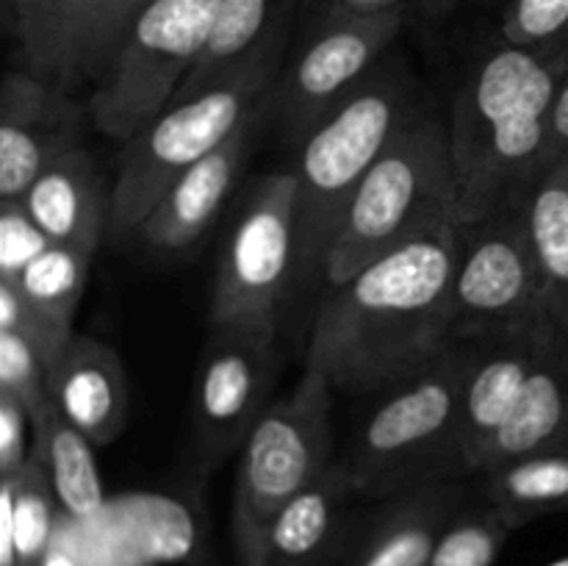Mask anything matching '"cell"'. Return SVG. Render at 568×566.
I'll return each mask as SVG.
<instances>
[{
  "mask_svg": "<svg viewBox=\"0 0 568 566\" xmlns=\"http://www.w3.org/2000/svg\"><path fill=\"white\" fill-rule=\"evenodd\" d=\"M31 414L9 394H0V477H11L31 458Z\"/></svg>",
  "mask_w": 568,
  "mask_h": 566,
  "instance_id": "cell-34",
  "label": "cell"
},
{
  "mask_svg": "<svg viewBox=\"0 0 568 566\" xmlns=\"http://www.w3.org/2000/svg\"><path fill=\"white\" fill-rule=\"evenodd\" d=\"M403 26L405 6L399 3L333 9L272 87L270 103L275 105L283 137L300 148L386 59Z\"/></svg>",
  "mask_w": 568,
  "mask_h": 566,
  "instance_id": "cell-11",
  "label": "cell"
},
{
  "mask_svg": "<svg viewBox=\"0 0 568 566\" xmlns=\"http://www.w3.org/2000/svg\"><path fill=\"white\" fill-rule=\"evenodd\" d=\"M541 272L532 250L527 200L483 220L460 222L449 294L453 342L549 325Z\"/></svg>",
  "mask_w": 568,
  "mask_h": 566,
  "instance_id": "cell-9",
  "label": "cell"
},
{
  "mask_svg": "<svg viewBox=\"0 0 568 566\" xmlns=\"http://www.w3.org/2000/svg\"><path fill=\"white\" fill-rule=\"evenodd\" d=\"M0 394L17 400L28 414L50 400L44 361L33 344L14 331H0Z\"/></svg>",
  "mask_w": 568,
  "mask_h": 566,
  "instance_id": "cell-32",
  "label": "cell"
},
{
  "mask_svg": "<svg viewBox=\"0 0 568 566\" xmlns=\"http://www.w3.org/2000/svg\"><path fill=\"white\" fill-rule=\"evenodd\" d=\"M0 331H14L28 338L44 361V370H50L67 342L75 336V327H64L44 316L37 305L28 303L26 294L9 277H0Z\"/></svg>",
  "mask_w": 568,
  "mask_h": 566,
  "instance_id": "cell-31",
  "label": "cell"
},
{
  "mask_svg": "<svg viewBox=\"0 0 568 566\" xmlns=\"http://www.w3.org/2000/svg\"><path fill=\"white\" fill-rule=\"evenodd\" d=\"M466 481H444L372 499L338 566H427L444 527L466 503Z\"/></svg>",
  "mask_w": 568,
  "mask_h": 566,
  "instance_id": "cell-15",
  "label": "cell"
},
{
  "mask_svg": "<svg viewBox=\"0 0 568 566\" xmlns=\"http://www.w3.org/2000/svg\"><path fill=\"white\" fill-rule=\"evenodd\" d=\"M281 50H266L186 100H175L122 148L111 186L109 231L116 239L142 228L166 189L200 159L270 105Z\"/></svg>",
  "mask_w": 568,
  "mask_h": 566,
  "instance_id": "cell-6",
  "label": "cell"
},
{
  "mask_svg": "<svg viewBox=\"0 0 568 566\" xmlns=\"http://www.w3.org/2000/svg\"><path fill=\"white\" fill-rule=\"evenodd\" d=\"M294 6L297 0H222L209 48L189 72L175 100L192 98L266 50L283 48Z\"/></svg>",
  "mask_w": 568,
  "mask_h": 566,
  "instance_id": "cell-21",
  "label": "cell"
},
{
  "mask_svg": "<svg viewBox=\"0 0 568 566\" xmlns=\"http://www.w3.org/2000/svg\"><path fill=\"white\" fill-rule=\"evenodd\" d=\"M566 75L568 42L549 48L499 42L469 67L447 120L460 222L521 203L541 181Z\"/></svg>",
  "mask_w": 568,
  "mask_h": 566,
  "instance_id": "cell-2",
  "label": "cell"
},
{
  "mask_svg": "<svg viewBox=\"0 0 568 566\" xmlns=\"http://www.w3.org/2000/svg\"><path fill=\"white\" fill-rule=\"evenodd\" d=\"M222 0H153L89 94V120L125 144L175 103L220 20Z\"/></svg>",
  "mask_w": 568,
  "mask_h": 566,
  "instance_id": "cell-8",
  "label": "cell"
},
{
  "mask_svg": "<svg viewBox=\"0 0 568 566\" xmlns=\"http://www.w3.org/2000/svg\"><path fill=\"white\" fill-rule=\"evenodd\" d=\"M353 481L333 461L311 486L288 499L266 536L264 566H338L355 530Z\"/></svg>",
  "mask_w": 568,
  "mask_h": 566,
  "instance_id": "cell-17",
  "label": "cell"
},
{
  "mask_svg": "<svg viewBox=\"0 0 568 566\" xmlns=\"http://www.w3.org/2000/svg\"><path fill=\"white\" fill-rule=\"evenodd\" d=\"M150 3H153V0H114V9H111V20H109V31H105V48H103L105 70H109V64H111V59H114L120 42L125 39L128 28L133 26V20H136V17L142 14Z\"/></svg>",
  "mask_w": 568,
  "mask_h": 566,
  "instance_id": "cell-35",
  "label": "cell"
},
{
  "mask_svg": "<svg viewBox=\"0 0 568 566\" xmlns=\"http://www.w3.org/2000/svg\"><path fill=\"white\" fill-rule=\"evenodd\" d=\"M416 3H419V9L425 11L427 17H447L458 0H416Z\"/></svg>",
  "mask_w": 568,
  "mask_h": 566,
  "instance_id": "cell-37",
  "label": "cell"
},
{
  "mask_svg": "<svg viewBox=\"0 0 568 566\" xmlns=\"http://www.w3.org/2000/svg\"><path fill=\"white\" fill-rule=\"evenodd\" d=\"M89 105L33 72H6L0 83V200H20L55 159L81 148Z\"/></svg>",
  "mask_w": 568,
  "mask_h": 566,
  "instance_id": "cell-13",
  "label": "cell"
},
{
  "mask_svg": "<svg viewBox=\"0 0 568 566\" xmlns=\"http://www.w3.org/2000/svg\"><path fill=\"white\" fill-rule=\"evenodd\" d=\"M555 166H564V170H568V155H566V159H560Z\"/></svg>",
  "mask_w": 568,
  "mask_h": 566,
  "instance_id": "cell-40",
  "label": "cell"
},
{
  "mask_svg": "<svg viewBox=\"0 0 568 566\" xmlns=\"http://www.w3.org/2000/svg\"><path fill=\"white\" fill-rule=\"evenodd\" d=\"M261 114L244 122L233 137H227L197 164L189 166L166 189L164 198L155 203V209L136 231L144 247L153 253H181L205 236L242 175L250 144H253V128Z\"/></svg>",
  "mask_w": 568,
  "mask_h": 566,
  "instance_id": "cell-16",
  "label": "cell"
},
{
  "mask_svg": "<svg viewBox=\"0 0 568 566\" xmlns=\"http://www.w3.org/2000/svg\"><path fill=\"white\" fill-rule=\"evenodd\" d=\"M59 0H3L6 28L17 42L22 70L50 81L53 70V22Z\"/></svg>",
  "mask_w": 568,
  "mask_h": 566,
  "instance_id": "cell-29",
  "label": "cell"
},
{
  "mask_svg": "<svg viewBox=\"0 0 568 566\" xmlns=\"http://www.w3.org/2000/svg\"><path fill=\"white\" fill-rule=\"evenodd\" d=\"M547 566H568V555H564V558H558V560H552V564H547Z\"/></svg>",
  "mask_w": 568,
  "mask_h": 566,
  "instance_id": "cell-39",
  "label": "cell"
},
{
  "mask_svg": "<svg viewBox=\"0 0 568 566\" xmlns=\"http://www.w3.org/2000/svg\"><path fill=\"white\" fill-rule=\"evenodd\" d=\"M483 497L514 530L568 511V447L521 455L483 472Z\"/></svg>",
  "mask_w": 568,
  "mask_h": 566,
  "instance_id": "cell-24",
  "label": "cell"
},
{
  "mask_svg": "<svg viewBox=\"0 0 568 566\" xmlns=\"http://www.w3.org/2000/svg\"><path fill=\"white\" fill-rule=\"evenodd\" d=\"M277 366V331L209 327L189 405L192 447L203 469H214L242 449L255 422L270 408Z\"/></svg>",
  "mask_w": 568,
  "mask_h": 566,
  "instance_id": "cell-12",
  "label": "cell"
},
{
  "mask_svg": "<svg viewBox=\"0 0 568 566\" xmlns=\"http://www.w3.org/2000/svg\"><path fill=\"white\" fill-rule=\"evenodd\" d=\"M333 392L322 372L305 366L292 392L270 403L244 438L231 511L239 566H264L275 516L336 461Z\"/></svg>",
  "mask_w": 568,
  "mask_h": 566,
  "instance_id": "cell-7",
  "label": "cell"
},
{
  "mask_svg": "<svg viewBox=\"0 0 568 566\" xmlns=\"http://www.w3.org/2000/svg\"><path fill=\"white\" fill-rule=\"evenodd\" d=\"M50 244L20 200H0V277H17Z\"/></svg>",
  "mask_w": 568,
  "mask_h": 566,
  "instance_id": "cell-33",
  "label": "cell"
},
{
  "mask_svg": "<svg viewBox=\"0 0 568 566\" xmlns=\"http://www.w3.org/2000/svg\"><path fill=\"white\" fill-rule=\"evenodd\" d=\"M514 527L483 499L460 505L433 549L427 566H497L499 553Z\"/></svg>",
  "mask_w": 568,
  "mask_h": 566,
  "instance_id": "cell-28",
  "label": "cell"
},
{
  "mask_svg": "<svg viewBox=\"0 0 568 566\" xmlns=\"http://www.w3.org/2000/svg\"><path fill=\"white\" fill-rule=\"evenodd\" d=\"M414 109L403 64L386 55L297 148V286L325 275L361 181Z\"/></svg>",
  "mask_w": 568,
  "mask_h": 566,
  "instance_id": "cell-4",
  "label": "cell"
},
{
  "mask_svg": "<svg viewBox=\"0 0 568 566\" xmlns=\"http://www.w3.org/2000/svg\"><path fill=\"white\" fill-rule=\"evenodd\" d=\"M566 155H568V75L564 87H560L558 100H555L552 131H549V148H547V172L552 170L560 159H566ZM547 172H544V175H547Z\"/></svg>",
  "mask_w": 568,
  "mask_h": 566,
  "instance_id": "cell-36",
  "label": "cell"
},
{
  "mask_svg": "<svg viewBox=\"0 0 568 566\" xmlns=\"http://www.w3.org/2000/svg\"><path fill=\"white\" fill-rule=\"evenodd\" d=\"M20 203L53 244L98 250L109 228L111 192H105L98 161L83 144L39 172Z\"/></svg>",
  "mask_w": 568,
  "mask_h": 566,
  "instance_id": "cell-19",
  "label": "cell"
},
{
  "mask_svg": "<svg viewBox=\"0 0 568 566\" xmlns=\"http://www.w3.org/2000/svg\"><path fill=\"white\" fill-rule=\"evenodd\" d=\"M444 220H460L447 122L414 109L361 181L325 261L327 286Z\"/></svg>",
  "mask_w": 568,
  "mask_h": 566,
  "instance_id": "cell-5",
  "label": "cell"
},
{
  "mask_svg": "<svg viewBox=\"0 0 568 566\" xmlns=\"http://www.w3.org/2000/svg\"><path fill=\"white\" fill-rule=\"evenodd\" d=\"M555 325L558 322L469 342L460 392V444L469 475L486 469L488 453L514 414Z\"/></svg>",
  "mask_w": 568,
  "mask_h": 566,
  "instance_id": "cell-14",
  "label": "cell"
},
{
  "mask_svg": "<svg viewBox=\"0 0 568 566\" xmlns=\"http://www.w3.org/2000/svg\"><path fill=\"white\" fill-rule=\"evenodd\" d=\"M94 250L72 247V244H50L42 255L31 261L14 281L28 303L37 305L44 316L59 325L72 327L78 303L87 292L92 272Z\"/></svg>",
  "mask_w": 568,
  "mask_h": 566,
  "instance_id": "cell-27",
  "label": "cell"
},
{
  "mask_svg": "<svg viewBox=\"0 0 568 566\" xmlns=\"http://www.w3.org/2000/svg\"><path fill=\"white\" fill-rule=\"evenodd\" d=\"M114 0H59L53 22L50 81L78 92L98 87L105 72V31Z\"/></svg>",
  "mask_w": 568,
  "mask_h": 566,
  "instance_id": "cell-26",
  "label": "cell"
},
{
  "mask_svg": "<svg viewBox=\"0 0 568 566\" xmlns=\"http://www.w3.org/2000/svg\"><path fill=\"white\" fill-rule=\"evenodd\" d=\"M44 566H78V564L70 558V555L61 553V549L53 547V549H50L48 560H44Z\"/></svg>",
  "mask_w": 568,
  "mask_h": 566,
  "instance_id": "cell-38",
  "label": "cell"
},
{
  "mask_svg": "<svg viewBox=\"0 0 568 566\" xmlns=\"http://www.w3.org/2000/svg\"><path fill=\"white\" fill-rule=\"evenodd\" d=\"M31 427V458L48 472L61 511L72 519H94L105 505L103 481L94 461L98 447L59 414L53 400L33 411Z\"/></svg>",
  "mask_w": 568,
  "mask_h": 566,
  "instance_id": "cell-22",
  "label": "cell"
},
{
  "mask_svg": "<svg viewBox=\"0 0 568 566\" xmlns=\"http://www.w3.org/2000/svg\"><path fill=\"white\" fill-rule=\"evenodd\" d=\"M297 286V175L261 178L220 247L209 325L277 331Z\"/></svg>",
  "mask_w": 568,
  "mask_h": 566,
  "instance_id": "cell-10",
  "label": "cell"
},
{
  "mask_svg": "<svg viewBox=\"0 0 568 566\" xmlns=\"http://www.w3.org/2000/svg\"><path fill=\"white\" fill-rule=\"evenodd\" d=\"M460 220H444L327 286L311 322L305 366L336 392L381 394L453 344L449 294Z\"/></svg>",
  "mask_w": 568,
  "mask_h": 566,
  "instance_id": "cell-1",
  "label": "cell"
},
{
  "mask_svg": "<svg viewBox=\"0 0 568 566\" xmlns=\"http://www.w3.org/2000/svg\"><path fill=\"white\" fill-rule=\"evenodd\" d=\"M469 342H453L442 355L377 394L338 461L361 503L408 488L466 481L460 444V392Z\"/></svg>",
  "mask_w": 568,
  "mask_h": 566,
  "instance_id": "cell-3",
  "label": "cell"
},
{
  "mask_svg": "<svg viewBox=\"0 0 568 566\" xmlns=\"http://www.w3.org/2000/svg\"><path fill=\"white\" fill-rule=\"evenodd\" d=\"M564 447H568V333L555 325L514 414L488 453L486 469L521 455Z\"/></svg>",
  "mask_w": 568,
  "mask_h": 566,
  "instance_id": "cell-20",
  "label": "cell"
},
{
  "mask_svg": "<svg viewBox=\"0 0 568 566\" xmlns=\"http://www.w3.org/2000/svg\"><path fill=\"white\" fill-rule=\"evenodd\" d=\"M48 394L59 414L94 447L116 442L128 425L125 366L111 344L75 333L48 370Z\"/></svg>",
  "mask_w": 568,
  "mask_h": 566,
  "instance_id": "cell-18",
  "label": "cell"
},
{
  "mask_svg": "<svg viewBox=\"0 0 568 566\" xmlns=\"http://www.w3.org/2000/svg\"><path fill=\"white\" fill-rule=\"evenodd\" d=\"M527 220L547 309L568 333V170L552 166L530 189Z\"/></svg>",
  "mask_w": 568,
  "mask_h": 566,
  "instance_id": "cell-25",
  "label": "cell"
},
{
  "mask_svg": "<svg viewBox=\"0 0 568 566\" xmlns=\"http://www.w3.org/2000/svg\"><path fill=\"white\" fill-rule=\"evenodd\" d=\"M59 511L53 483L33 458L17 475L0 477V566H44Z\"/></svg>",
  "mask_w": 568,
  "mask_h": 566,
  "instance_id": "cell-23",
  "label": "cell"
},
{
  "mask_svg": "<svg viewBox=\"0 0 568 566\" xmlns=\"http://www.w3.org/2000/svg\"><path fill=\"white\" fill-rule=\"evenodd\" d=\"M499 42L549 48L568 42V0H508L499 20Z\"/></svg>",
  "mask_w": 568,
  "mask_h": 566,
  "instance_id": "cell-30",
  "label": "cell"
}]
</instances>
